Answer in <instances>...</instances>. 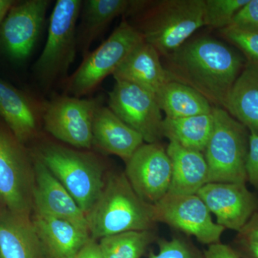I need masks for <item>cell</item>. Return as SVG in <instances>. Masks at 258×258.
<instances>
[{"label":"cell","instance_id":"obj_23","mask_svg":"<svg viewBox=\"0 0 258 258\" xmlns=\"http://www.w3.org/2000/svg\"><path fill=\"white\" fill-rule=\"evenodd\" d=\"M226 111L249 132L258 134V69L246 63L234 83Z\"/></svg>","mask_w":258,"mask_h":258},{"label":"cell","instance_id":"obj_9","mask_svg":"<svg viewBox=\"0 0 258 258\" xmlns=\"http://www.w3.org/2000/svg\"><path fill=\"white\" fill-rule=\"evenodd\" d=\"M100 101L58 96L42 108L45 130L56 139L78 149L93 146V121Z\"/></svg>","mask_w":258,"mask_h":258},{"label":"cell","instance_id":"obj_22","mask_svg":"<svg viewBox=\"0 0 258 258\" xmlns=\"http://www.w3.org/2000/svg\"><path fill=\"white\" fill-rule=\"evenodd\" d=\"M132 1L128 0H86L81 11V23L77 30L78 50L87 55L93 42L109 24L121 15H127Z\"/></svg>","mask_w":258,"mask_h":258},{"label":"cell","instance_id":"obj_19","mask_svg":"<svg viewBox=\"0 0 258 258\" xmlns=\"http://www.w3.org/2000/svg\"><path fill=\"white\" fill-rule=\"evenodd\" d=\"M38 113L28 95L0 78V118L20 143L36 136Z\"/></svg>","mask_w":258,"mask_h":258},{"label":"cell","instance_id":"obj_36","mask_svg":"<svg viewBox=\"0 0 258 258\" xmlns=\"http://www.w3.org/2000/svg\"><path fill=\"white\" fill-rule=\"evenodd\" d=\"M15 3L13 0H0V26Z\"/></svg>","mask_w":258,"mask_h":258},{"label":"cell","instance_id":"obj_33","mask_svg":"<svg viewBox=\"0 0 258 258\" xmlns=\"http://www.w3.org/2000/svg\"><path fill=\"white\" fill-rule=\"evenodd\" d=\"M239 234L241 239L258 241V212H254Z\"/></svg>","mask_w":258,"mask_h":258},{"label":"cell","instance_id":"obj_16","mask_svg":"<svg viewBox=\"0 0 258 258\" xmlns=\"http://www.w3.org/2000/svg\"><path fill=\"white\" fill-rule=\"evenodd\" d=\"M145 143L137 131L118 118L108 107L100 105L93 121V145L127 162Z\"/></svg>","mask_w":258,"mask_h":258},{"label":"cell","instance_id":"obj_35","mask_svg":"<svg viewBox=\"0 0 258 258\" xmlns=\"http://www.w3.org/2000/svg\"><path fill=\"white\" fill-rule=\"evenodd\" d=\"M75 258H103L99 244L97 240L90 239Z\"/></svg>","mask_w":258,"mask_h":258},{"label":"cell","instance_id":"obj_5","mask_svg":"<svg viewBox=\"0 0 258 258\" xmlns=\"http://www.w3.org/2000/svg\"><path fill=\"white\" fill-rule=\"evenodd\" d=\"M212 114L213 130L204 152L209 182L245 184L248 129L224 108L214 107Z\"/></svg>","mask_w":258,"mask_h":258},{"label":"cell","instance_id":"obj_8","mask_svg":"<svg viewBox=\"0 0 258 258\" xmlns=\"http://www.w3.org/2000/svg\"><path fill=\"white\" fill-rule=\"evenodd\" d=\"M35 185L34 164L28 152L0 121V201L15 215L31 217Z\"/></svg>","mask_w":258,"mask_h":258},{"label":"cell","instance_id":"obj_32","mask_svg":"<svg viewBox=\"0 0 258 258\" xmlns=\"http://www.w3.org/2000/svg\"><path fill=\"white\" fill-rule=\"evenodd\" d=\"M203 253L205 258H240L233 247L221 242L209 245Z\"/></svg>","mask_w":258,"mask_h":258},{"label":"cell","instance_id":"obj_10","mask_svg":"<svg viewBox=\"0 0 258 258\" xmlns=\"http://www.w3.org/2000/svg\"><path fill=\"white\" fill-rule=\"evenodd\" d=\"M108 108L137 131L147 144L162 138V111L153 93L125 81H115L108 93Z\"/></svg>","mask_w":258,"mask_h":258},{"label":"cell","instance_id":"obj_28","mask_svg":"<svg viewBox=\"0 0 258 258\" xmlns=\"http://www.w3.org/2000/svg\"><path fill=\"white\" fill-rule=\"evenodd\" d=\"M220 31L227 41L242 51L247 63L258 69V31H245L230 27Z\"/></svg>","mask_w":258,"mask_h":258},{"label":"cell","instance_id":"obj_29","mask_svg":"<svg viewBox=\"0 0 258 258\" xmlns=\"http://www.w3.org/2000/svg\"><path fill=\"white\" fill-rule=\"evenodd\" d=\"M158 252L151 251L148 258H205L204 253L182 237L158 241Z\"/></svg>","mask_w":258,"mask_h":258},{"label":"cell","instance_id":"obj_37","mask_svg":"<svg viewBox=\"0 0 258 258\" xmlns=\"http://www.w3.org/2000/svg\"><path fill=\"white\" fill-rule=\"evenodd\" d=\"M0 202H1V201H0ZM0 211H1V210H0Z\"/></svg>","mask_w":258,"mask_h":258},{"label":"cell","instance_id":"obj_25","mask_svg":"<svg viewBox=\"0 0 258 258\" xmlns=\"http://www.w3.org/2000/svg\"><path fill=\"white\" fill-rule=\"evenodd\" d=\"M214 108V107H213ZM214 126L211 113L180 118H164L163 137L175 142L181 147L204 153Z\"/></svg>","mask_w":258,"mask_h":258},{"label":"cell","instance_id":"obj_2","mask_svg":"<svg viewBox=\"0 0 258 258\" xmlns=\"http://www.w3.org/2000/svg\"><path fill=\"white\" fill-rule=\"evenodd\" d=\"M86 219L89 235L96 240L123 232L152 230L157 222L154 205L137 195L124 173L107 179Z\"/></svg>","mask_w":258,"mask_h":258},{"label":"cell","instance_id":"obj_7","mask_svg":"<svg viewBox=\"0 0 258 258\" xmlns=\"http://www.w3.org/2000/svg\"><path fill=\"white\" fill-rule=\"evenodd\" d=\"M141 32L123 20L108 38L84 56L79 67L64 81L69 96L81 98L94 91L113 73L139 44L144 41Z\"/></svg>","mask_w":258,"mask_h":258},{"label":"cell","instance_id":"obj_1","mask_svg":"<svg viewBox=\"0 0 258 258\" xmlns=\"http://www.w3.org/2000/svg\"><path fill=\"white\" fill-rule=\"evenodd\" d=\"M162 57L171 81L189 86L212 106L225 110L231 89L244 69L240 55L209 36L190 38Z\"/></svg>","mask_w":258,"mask_h":258},{"label":"cell","instance_id":"obj_13","mask_svg":"<svg viewBox=\"0 0 258 258\" xmlns=\"http://www.w3.org/2000/svg\"><path fill=\"white\" fill-rule=\"evenodd\" d=\"M125 164V175L144 201L155 205L169 193L172 167L160 144L144 143Z\"/></svg>","mask_w":258,"mask_h":258},{"label":"cell","instance_id":"obj_31","mask_svg":"<svg viewBox=\"0 0 258 258\" xmlns=\"http://www.w3.org/2000/svg\"><path fill=\"white\" fill-rule=\"evenodd\" d=\"M246 174L247 181L258 189V134L254 132H249Z\"/></svg>","mask_w":258,"mask_h":258},{"label":"cell","instance_id":"obj_15","mask_svg":"<svg viewBox=\"0 0 258 258\" xmlns=\"http://www.w3.org/2000/svg\"><path fill=\"white\" fill-rule=\"evenodd\" d=\"M34 171L33 212L71 222L88 232L86 214L60 181L36 157Z\"/></svg>","mask_w":258,"mask_h":258},{"label":"cell","instance_id":"obj_21","mask_svg":"<svg viewBox=\"0 0 258 258\" xmlns=\"http://www.w3.org/2000/svg\"><path fill=\"white\" fill-rule=\"evenodd\" d=\"M166 150L172 167L169 194L197 195L209 183V168L204 153L173 142H169Z\"/></svg>","mask_w":258,"mask_h":258},{"label":"cell","instance_id":"obj_27","mask_svg":"<svg viewBox=\"0 0 258 258\" xmlns=\"http://www.w3.org/2000/svg\"><path fill=\"white\" fill-rule=\"evenodd\" d=\"M249 0H205V26L221 30Z\"/></svg>","mask_w":258,"mask_h":258},{"label":"cell","instance_id":"obj_11","mask_svg":"<svg viewBox=\"0 0 258 258\" xmlns=\"http://www.w3.org/2000/svg\"><path fill=\"white\" fill-rule=\"evenodd\" d=\"M154 205L157 222H163L201 243L220 242L224 227L214 222L211 212L198 195L169 194Z\"/></svg>","mask_w":258,"mask_h":258},{"label":"cell","instance_id":"obj_30","mask_svg":"<svg viewBox=\"0 0 258 258\" xmlns=\"http://www.w3.org/2000/svg\"><path fill=\"white\" fill-rule=\"evenodd\" d=\"M227 27L245 31H258V0H249L236 13Z\"/></svg>","mask_w":258,"mask_h":258},{"label":"cell","instance_id":"obj_6","mask_svg":"<svg viewBox=\"0 0 258 258\" xmlns=\"http://www.w3.org/2000/svg\"><path fill=\"white\" fill-rule=\"evenodd\" d=\"M82 5L81 0L56 2L45 47L33 66L34 74L45 87L67 79L78 50L76 25Z\"/></svg>","mask_w":258,"mask_h":258},{"label":"cell","instance_id":"obj_3","mask_svg":"<svg viewBox=\"0 0 258 258\" xmlns=\"http://www.w3.org/2000/svg\"><path fill=\"white\" fill-rule=\"evenodd\" d=\"M205 0L137 1L132 15H139L138 27L144 41L161 57L175 51L205 26Z\"/></svg>","mask_w":258,"mask_h":258},{"label":"cell","instance_id":"obj_34","mask_svg":"<svg viewBox=\"0 0 258 258\" xmlns=\"http://www.w3.org/2000/svg\"><path fill=\"white\" fill-rule=\"evenodd\" d=\"M240 239V250L234 249L240 258H258V241Z\"/></svg>","mask_w":258,"mask_h":258},{"label":"cell","instance_id":"obj_24","mask_svg":"<svg viewBox=\"0 0 258 258\" xmlns=\"http://www.w3.org/2000/svg\"><path fill=\"white\" fill-rule=\"evenodd\" d=\"M155 97L166 118H180L208 114L213 110L210 102L200 93L176 81L166 83Z\"/></svg>","mask_w":258,"mask_h":258},{"label":"cell","instance_id":"obj_17","mask_svg":"<svg viewBox=\"0 0 258 258\" xmlns=\"http://www.w3.org/2000/svg\"><path fill=\"white\" fill-rule=\"evenodd\" d=\"M32 221L45 258H75L91 239L88 232L61 219L34 213Z\"/></svg>","mask_w":258,"mask_h":258},{"label":"cell","instance_id":"obj_18","mask_svg":"<svg viewBox=\"0 0 258 258\" xmlns=\"http://www.w3.org/2000/svg\"><path fill=\"white\" fill-rule=\"evenodd\" d=\"M161 55L150 44H139L112 75L115 81L132 83L155 96L171 81L161 60Z\"/></svg>","mask_w":258,"mask_h":258},{"label":"cell","instance_id":"obj_20","mask_svg":"<svg viewBox=\"0 0 258 258\" xmlns=\"http://www.w3.org/2000/svg\"><path fill=\"white\" fill-rule=\"evenodd\" d=\"M0 258H45L32 217L0 211Z\"/></svg>","mask_w":258,"mask_h":258},{"label":"cell","instance_id":"obj_14","mask_svg":"<svg viewBox=\"0 0 258 258\" xmlns=\"http://www.w3.org/2000/svg\"><path fill=\"white\" fill-rule=\"evenodd\" d=\"M197 195L225 229L240 232L257 212V200L242 183L209 182Z\"/></svg>","mask_w":258,"mask_h":258},{"label":"cell","instance_id":"obj_12","mask_svg":"<svg viewBox=\"0 0 258 258\" xmlns=\"http://www.w3.org/2000/svg\"><path fill=\"white\" fill-rule=\"evenodd\" d=\"M48 0L16 2L0 26V47L15 62L31 55L45 23Z\"/></svg>","mask_w":258,"mask_h":258},{"label":"cell","instance_id":"obj_4","mask_svg":"<svg viewBox=\"0 0 258 258\" xmlns=\"http://www.w3.org/2000/svg\"><path fill=\"white\" fill-rule=\"evenodd\" d=\"M35 157L45 164L87 215L104 188L103 165L90 153L58 144L42 146Z\"/></svg>","mask_w":258,"mask_h":258},{"label":"cell","instance_id":"obj_26","mask_svg":"<svg viewBox=\"0 0 258 258\" xmlns=\"http://www.w3.org/2000/svg\"><path fill=\"white\" fill-rule=\"evenodd\" d=\"M155 240L152 230L134 231L103 237L98 244L103 258H141Z\"/></svg>","mask_w":258,"mask_h":258}]
</instances>
